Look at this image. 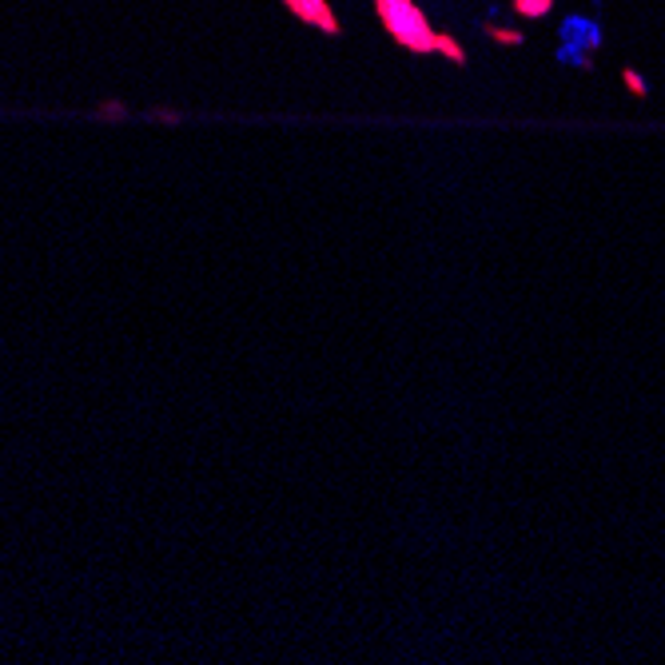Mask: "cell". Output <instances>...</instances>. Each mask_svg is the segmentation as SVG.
<instances>
[{
    "instance_id": "1",
    "label": "cell",
    "mask_w": 665,
    "mask_h": 665,
    "mask_svg": "<svg viewBox=\"0 0 665 665\" xmlns=\"http://www.w3.org/2000/svg\"><path fill=\"white\" fill-rule=\"evenodd\" d=\"M374 9H379V21L386 24V33L395 36L398 45H407L410 52H434V48H446L455 60H463V52H458L451 40L434 36L431 28H427L422 12L415 9L410 0H374Z\"/></svg>"
},
{
    "instance_id": "2",
    "label": "cell",
    "mask_w": 665,
    "mask_h": 665,
    "mask_svg": "<svg viewBox=\"0 0 665 665\" xmlns=\"http://www.w3.org/2000/svg\"><path fill=\"white\" fill-rule=\"evenodd\" d=\"M283 4H287V9H292L304 24H316V28H323V33H338L328 0H283Z\"/></svg>"
},
{
    "instance_id": "3",
    "label": "cell",
    "mask_w": 665,
    "mask_h": 665,
    "mask_svg": "<svg viewBox=\"0 0 665 665\" xmlns=\"http://www.w3.org/2000/svg\"><path fill=\"white\" fill-rule=\"evenodd\" d=\"M120 112H124L120 104H100V108H96V116H100V120H120Z\"/></svg>"
}]
</instances>
